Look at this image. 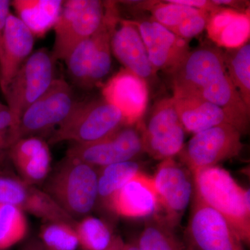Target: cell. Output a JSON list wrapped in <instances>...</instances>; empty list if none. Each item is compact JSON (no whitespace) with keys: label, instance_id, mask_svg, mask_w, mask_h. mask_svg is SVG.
<instances>
[{"label":"cell","instance_id":"1","mask_svg":"<svg viewBox=\"0 0 250 250\" xmlns=\"http://www.w3.org/2000/svg\"><path fill=\"white\" fill-rule=\"evenodd\" d=\"M173 96L202 99L224 110L242 134L250 124V109L229 77L222 49L202 45L189 52L172 74Z\"/></svg>","mask_w":250,"mask_h":250},{"label":"cell","instance_id":"2","mask_svg":"<svg viewBox=\"0 0 250 250\" xmlns=\"http://www.w3.org/2000/svg\"><path fill=\"white\" fill-rule=\"evenodd\" d=\"M192 177L195 195L226 220L243 244L250 246V189L219 166L197 171Z\"/></svg>","mask_w":250,"mask_h":250},{"label":"cell","instance_id":"3","mask_svg":"<svg viewBox=\"0 0 250 250\" xmlns=\"http://www.w3.org/2000/svg\"><path fill=\"white\" fill-rule=\"evenodd\" d=\"M96 167L66 156L44 182L42 190L75 220L93 209L98 199Z\"/></svg>","mask_w":250,"mask_h":250},{"label":"cell","instance_id":"4","mask_svg":"<svg viewBox=\"0 0 250 250\" xmlns=\"http://www.w3.org/2000/svg\"><path fill=\"white\" fill-rule=\"evenodd\" d=\"M124 125H126L120 110L104 99L76 102L66 119L52 133L48 143L97 142Z\"/></svg>","mask_w":250,"mask_h":250},{"label":"cell","instance_id":"5","mask_svg":"<svg viewBox=\"0 0 250 250\" xmlns=\"http://www.w3.org/2000/svg\"><path fill=\"white\" fill-rule=\"evenodd\" d=\"M105 4L99 0L63 1L54 25L55 39L51 52L54 60L65 62L82 41L93 36L103 25Z\"/></svg>","mask_w":250,"mask_h":250},{"label":"cell","instance_id":"6","mask_svg":"<svg viewBox=\"0 0 250 250\" xmlns=\"http://www.w3.org/2000/svg\"><path fill=\"white\" fill-rule=\"evenodd\" d=\"M55 62L47 49H38L23 62L11 80L4 95L18 126L24 111L45 93L55 80Z\"/></svg>","mask_w":250,"mask_h":250},{"label":"cell","instance_id":"7","mask_svg":"<svg viewBox=\"0 0 250 250\" xmlns=\"http://www.w3.org/2000/svg\"><path fill=\"white\" fill-rule=\"evenodd\" d=\"M192 173L174 158L161 161L154 177L157 207L153 215L172 228L180 223L191 200L193 184Z\"/></svg>","mask_w":250,"mask_h":250},{"label":"cell","instance_id":"8","mask_svg":"<svg viewBox=\"0 0 250 250\" xmlns=\"http://www.w3.org/2000/svg\"><path fill=\"white\" fill-rule=\"evenodd\" d=\"M242 133L231 125H222L193 136L179 153L182 164L191 172L218 166L231 159L243 149Z\"/></svg>","mask_w":250,"mask_h":250},{"label":"cell","instance_id":"9","mask_svg":"<svg viewBox=\"0 0 250 250\" xmlns=\"http://www.w3.org/2000/svg\"><path fill=\"white\" fill-rule=\"evenodd\" d=\"M145 152L143 125H124L107 137L88 144L72 143L66 156L96 167L134 161Z\"/></svg>","mask_w":250,"mask_h":250},{"label":"cell","instance_id":"10","mask_svg":"<svg viewBox=\"0 0 250 250\" xmlns=\"http://www.w3.org/2000/svg\"><path fill=\"white\" fill-rule=\"evenodd\" d=\"M66 81L55 79L45 93L22 113L18 139L46 134L66 119L76 103Z\"/></svg>","mask_w":250,"mask_h":250},{"label":"cell","instance_id":"11","mask_svg":"<svg viewBox=\"0 0 250 250\" xmlns=\"http://www.w3.org/2000/svg\"><path fill=\"white\" fill-rule=\"evenodd\" d=\"M185 134L172 98L163 99L153 108L143 126L145 152L156 160L174 158L183 149Z\"/></svg>","mask_w":250,"mask_h":250},{"label":"cell","instance_id":"12","mask_svg":"<svg viewBox=\"0 0 250 250\" xmlns=\"http://www.w3.org/2000/svg\"><path fill=\"white\" fill-rule=\"evenodd\" d=\"M0 204L14 206L45 222H62L76 228L77 220L43 190L22 180L15 172H0Z\"/></svg>","mask_w":250,"mask_h":250},{"label":"cell","instance_id":"13","mask_svg":"<svg viewBox=\"0 0 250 250\" xmlns=\"http://www.w3.org/2000/svg\"><path fill=\"white\" fill-rule=\"evenodd\" d=\"M187 231V245L197 250H245L226 220L196 195Z\"/></svg>","mask_w":250,"mask_h":250},{"label":"cell","instance_id":"14","mask_svg":"<svg viewBox=\"0 0 250 250\" xmlns=\"http://www.w3.org/2000/svg\"><path fill=\"white\" fill-rule=\"evenodd\" d=\"M65 62L72 82L80 88H91L111 70V49L97 31L77 45Z\"/></svg>","mask_w":250,"mask_h":250},{"label":"cell","instance_id":"15","mask_svg":"<svg viewBox=\"0 0 250 250\" xmlns=\"http://www.w3.org/2000/svg\"><path fill=\"white\" fill-rule=\"evenodd\" d=\"M134 23L155 71L162 70L172 74L190 52L187 41L152 19Z\"/></svg>","mask_w":250,"mask_h":250},{"label":"cell","instance_id":"16","mask_svg":"<svg viewBox=\"0 0 250 250\" xmlns=\"http://www.w3.org/2000/svg\"><path fill=\"white\" fill-rule=\"evenodd\" d=\"M103 99L121 112L126 125L141 121L147 107V83L123 69L112 77L103 89Z\"/></svg>","mask_w":250,"mask_h":250},{"label":"cell","instance_id":"17","mask_svg":"<svg viewBox=\"0 0 250 250\" xmlns=\"http://www.w3.org/2000/svg\"><path fill=\"white\" fill-rule=\"evenodd\" d=\"M111 52L125 69L134 73L147 83L156 76L146 46L134 22L122 21L115 28L111 39Z\"/></svg>","mask_w":250,"mask_h":250},{"label":"cell","instance_id":"18","mask_svg":"<svg viewBox=\"0 0 250 250\" xmlns=\"http://www.w3.org/2000/svg\"><path fill=\"white\" fill-rule=\"evenodd\" d=\"M34 38L27 26L10 13L5 25L0 62V88L4 95L20 67L32 54Z\"/></svg>","mask_w":250,"mask_h":250},{"label":"cell","instance_id":"19","mask_svg":"<svg viewBox=\"0 0 250 250\" xmlns=\"http://www.w3.org/2000/svg\"><path fill=\"white\" fill-rule=\"evenodd\" d=\"M9 157L18 175L35 187L43 184L52 170L48 143L39 136L18 139L11 146Z\"/></svg>","mask_w":250,"mask_h":250},{"label":"cell","instance_id":"20","mask_svg":"<svg viewBox=\"0 0 250 250\" xmlns=\"http://www.w3.org/2000/svg\"><path fill=\"white\" fill-rule=\"evenodd\" d=\"M108 203L116 214L124 218L154 215L157 198L152 177L140 171L110 198Z\"/></svg>","mask_w":250,"mask_h":250},{"label":"cell","instance_id":"21","mask_svg":"<svg viewBox=\"0 0 250 250\" xmlns=\"http://www.w3.org/2000/svg\"><path fill=\"white\" fill-rule=\"evenodd\" d=\"M206 29L208 38L218 47H241L250 39V10L242 12L221 6L209 14Z\"/></svg>","mask_w":250,"mask_h":250},{"label":"cell","instance_id":"22","mask_svg":"<svg viewBox=\"0 0 250 250\" xmlns=\"http://www.w3.org/2000/svg\"><path fill=\"white\" fill-rule=\"evenodd\" d=\"M172 98L186 132L195 134L219 125L233 126L226 113L217 105L195 97L173 96Z\"/></svg>","mask_w":250,"mask_h":250},{"label":"cell","instance_id":"23","mask_svg":"<svg viewBox=\"0 0 250 250\" xmlns=\"http://www.w3.org/2000/svg\"><path fill=\"white\" fill-rule=\"evenodd\" d=\"M61 0H14L11 1L17 17L34 37H43L53 28L62 12Z\"/></svg>","mask_w":250,"mask_h":250},{"label":"cell","instance_id":"24","mask_svg":"<svg viewBox=\"0 0 250 250\" xmlns=\"http://www.w3.org/2000/svg\"><path fill=\"white\" fill-rule=\"evenodd\" d=\"M224 62L233 86L250 109V44L223 51Z\"/></svg>","mask_w":250,"mask_h":250},{"label":"cell","instance_id":"25","mask_svg":"<svg viewBox=\"0 0 250 250\" xmlns=\"http://www.w3.org/2000/svg\"><path fill=\"white\" fill-rule=\"evenodd\" d=\"M174 229L153 215L145 225L136 245L139 250H184Z\"/></svg>","mask_w":250,"mask_h":250},{"label":"cell","instance_id":"26","mask_svg":"<svg viewBox=\"0 0 250 250\" xmlns=\"http://www.w3.org/2000/svg\"><path fill=\"white\" fill-rule=\"evenodd\" d=\"M98 173V198L108 202L126 182L140 172L139 163L125 161L100 167Z\"/></svg>","mask_w":250,"mask_h":250},{"label":"cell","instance_id":"27","mask_svg":"<svg viewBox=\"0 0 250 250\" xmlns=\"http://www.w3.org/2000/svg\"><path fill=\"white\" fill-rule=\"evenodd\" d=\"M28 223L24 212L14 206L0 204V250H7L27 236Z\"/></svg>","mask_w":250,"mask_h":250},{"label":"cell","instance_id":"28","mask_svg":"<svg viewBox=\"0 0 250 250\" xmlns=\"http://www.w3.org/2000/svg\"><path fill=\"white\" fill-rule=\"evenodd\" d=\"M75 231L79 244L83 250H105L113 238L103 220L89 215L77 222Z\"/></svg>","mask_w":250,"mask_h":250},{"label":"cell","instance_id":"29","mask_svg":"<svg viewBox=\"0 0 250 250\" xmlns=\"http://www.w3.org/2000/svg\"><path fill=\"white\" fill-rule=\"evenodd\" d=\"M39 239L45 250H76L80 246L75 228L62 222H45Z\"/></svg>","mask_w":250,"mask_h":250},{"label":"cell","instance_id":"30","mask_svg":"<svg viewBox=\"0 0 250 250\" xmlns=\"http://www.w3.org/2000/svg\"><path fill=\"white\" fill-rule=\"evenodd\" d=\"M145 9L152 13L153 21L159 23L169 30L177 27L187 18L201 13L202 10L194 9L184 5L175 4L167 1L145 4Z\"/></svg>","mask_w":250,"mask_h":250},{"label":"cell","instance_id":"31","mask_svg":"<svg viewBox=\"0 0 250 250\" xmlns=\"http://www.w3.org/2000/svg\"><path fill=\"white\" fill-rule=\"evenodd\" d=\"M18 140V125L7 105L0 103V172H14L9 152Z\"/></svg>","mask_w":250,"mask_h":250},{"label":"cell","instance_id":"32","mask_svg":"<svg viewBox=\"0 0 250 250\" xmlns=\"http://www.w3.org/2000/svg\"><path fill=\"white\" fill-rule=\"evenodd\" d=\"M209 13L203 11L199 14L187 18L177 27L171 29L173 34L188 41L201 34L207 27Z\"/></svg>","mask_w":250,"mask_h":250},{"label":"cell","instance_id":"33","mask_svg":"<svg viewBox=\"0 0 250 250\" xmlns=\"http://www.w3.org/2000/svg\"><path fill=\"white\" fill-rule=\"evenodd\" d=\"M169 1L175 4L184 5L194 9L202 10L209 14L214 12L221 7L213 4V1H208V0H169Z\"/></svg>","mask_w":250,"mask_h":250},{"label":"cell","instance_id":"34","mask_svg":"<svg viewBox=\"0 0 250 250\" xmlns=\"http://www.w3.org/2000/svg\"><path fill=\"white\" fill-rule=\"evenodd\" d=\"M11 1L9 0H0V62L2 57L3 37L6 20L11 13Z\"/></svg>","mask_w":250,"mask_h":250},{"label":"cell","instance_id":"35","mask_svg":"<svg viewBox=\"0 0 250 250\" xmlns=\"http://www.w3.org/2000/svg\"><path fill=\"white\" fill-rule=\"evenodd\" d=\"M213 4L219 6H229V9L236 10L238 11H246L244 9L249 10V1H236V0H212Z\"/></svg>","mask_w":250,"mask_h":250},{"label":"cell","instance_id":"36","mask_svg":"<svg viewBox=\"0 0 250 250\" xmlns=\"http://www.w3.org/2000/svg\"><path fill=\"white\" fill-rule=\"evenodd\" d=\"M19 250H45L39 238H31Z\"/></svg>","mask_w":250,"mask_h":250},{"label":"cell","instance_id":"37","mask_svg":"<svg viewBox=\"0 0 250 250\" xmlns=\"http://www.w3.org/2000/svg\"><path fill=\"white\" fill-rule=\"evenodd\" d=\"M125 243L120 236H113L111 244L105 250H125Z\"/></svg>","mask_w":250,"mask_h":250},{"label":"cell","instance_id":"38","mask_svg":"<svg viewBox=\"0 0 250 250\" xmlns=\"http://www.w3.org/2000/svg\"><path fill=\"white\" fill-rule=\"evenodd\" d=\"M125 250H139V248L136 243H129L125 244Z\"/></svg>","mask_w":250,"mask_h":250},{"label":"cell","instance_id":"39","mask_svg":"<svg viewBox=\"0 0 250 250\" xmlns=\"http://www.w3.org/2000/svg\"><path fill=\"white\" fill-rule=\"evenodd\" d=\"M184 250H197L195 249V248H192V247L188 246L187 245V246H184Z\"/></svg>","mask_w":250,"mask_h":250}]
</instances>
